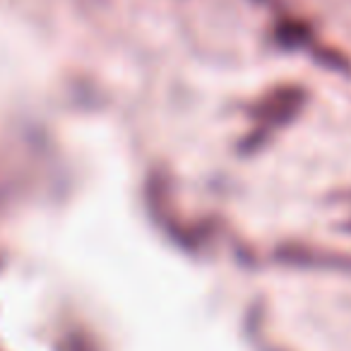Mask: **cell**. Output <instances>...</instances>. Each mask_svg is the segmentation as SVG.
Returning <instances> with one entry per match:
<instances>
[{"instance_id": "obj_5", "label": "cell", "mask_w": 351, "mask_h": 351, "mask_svg": "<svg viewBox=\"0 0 351 351\" xmlns=\"http://www.w3.org/2000/svg\"><path fill=\"white\" fill-rule=\"evenodd\" d=\"M346 231H351V221H349V224H346Z\"/></svg>"}, {"instance_id": "obj_2", "label": "cell", "mask_w": 351, "mask_h": 351, "mask_svg": "<svg viewBox=\"0 0 351 351\" xmlns=\"http://www.w3.org/2000/svg\"><path fill=\"white\" fill-rule=\"evenodd\" d=\"M277 258L293 267H315V269H337L351 274V255L337 250L308 248V245H284L277 250Z\"/></svg>"}, {"instance_id": "obj_3", "label": "cell", "mask_w": 351, "mask_h": 351, "mask_svg": "<svg viewBox=\"0 0 351 351\" xmlns=\"http://www.w3.org/2000/svg\"><path fill=\"white\" fill-rule=\"evenodd\" d=\"M274 39L284 49H301L313 41V29L303 20H282L274 29Z\"/></svg>"}, {"instance_id": "obj_4", "label": "cell", "mask_w": 351, "mask_h": 351, "mask_svg": "<svg viewBox=\"0 0 351 351\" xmlns=\"http://www.w3.org/2000/svg\"><path fill=\"white\" fill-rule=\"evenodd\" d=\"M315 60L320 65L330 70H337V73H351V60L346 58L344 53H339L337 49H327V46H317L315 51Z\"/></svg>"}, {"instance_id": "obj_1", "label": "cell", "mask_w": 351, "mask_h": 351, "mask_svg": "<svg viewBox=\"0 0 351 351\" xmlns=\"http://www.w3.org/2000/svg\"><path fill=\"white\" fill-rule=\"evenodd\" d=\"M306 89L298 84H282L274 87L267 97H263L253 108V118L263 125L260 135H265L272 128H282L291 123L306 106Z\"/></svg>"}]
</instances>
